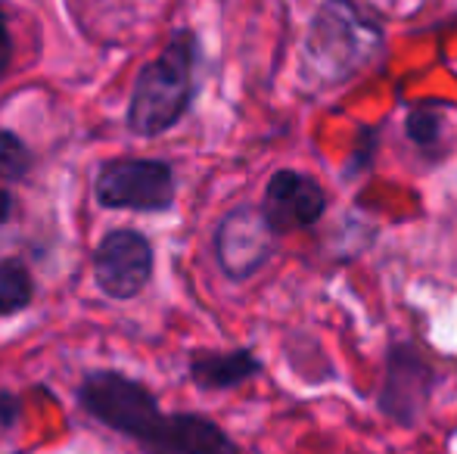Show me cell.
Returning a JSON list of instances; mask_svg holds the SVG:
<instances>
[{"mask_svg": "<svg viewBox=\"0 0 457 454\" xmlns=\"http://www.w3.org/2000/svg\"><path fill=\"white\" fill-rule=\"evenodd\" d=\"M109 426L137 439L150 454H237L212 420L196 414H162L146 389L134 386L115 401Z\"/></svg>", "mask_w": 457, "mask_h": 454, "instance_id": "obj_1", "label": "cell"}, {"mask_svg": "<svg viewBox=\"0 0 457 454\" xmlns=\"http://www.w3.org/2000/svg\"><path fill=\"white\" fill-rule=\"evenodd\" d=\"M193 37L181 35L140 72L134 85L128 125L137 134H162L184 115L193 94Z\"/></svg>", "mask_w": 457, "mask_h": 454, "instance_id": "obj_2", "label": "cell"}, {"mask_svg": "<svg viewBox=\"0 0 457 454\" xmlns=\"http://www.w3.org/2000/svg\"><path fill=\"white\" fill-rule=\"evenodd\" d=\"M379 35L373 25L349 6V0H330L312 31V54L327 69V78H345L373 56Z\"/></svg>", "mask_w": 457, "mask_h": 454, "instance_id": "obj_3", "label": "cell"}, {"mask_svg": "<svg viewBox=\"0 0 457 454\" xmlns=\"http://www.w3.org/2000/svg\"><path fill=\"white\" fill-rule=\"evenodd\" d=\"M96 196L112 209L159 212L175 200V175L156 159H112L100 169Z\"/></svg>", "mask_w": 457, "mask_h": 454, "instance_id": "obj_4", "label": "cell"}, {"mask_svg": "<svg viewBox=\"0 0 457 454\" xmlns=\"http://www.w3.org/2000/svg\"><path fill=\"white\" fill-rule=\"evenodd\" d=\"M96 284L112 299H131L146 286L153 274V249L134 230H112L96 249Z\"/></svg>", "mask_w": 457, "mask_h": 454, "instance_id": "obj_5", "label": "cell"}, {"mask_svg": "<svg viewBox=\"0 0 457 454\" xmlns=\"http://www.w3.org/2000/svg\"><path fill=\"white\" fill-rule=\"evenodd\" d=\"M218 261L230 277H249L268 261L274 249V227L262 215V209H234L221 221L215 236Z\"/></svg>", "mask_w": 457, "mask_h": 454, "instance_id": "obj_6", "label": "cell"}, {"mask_svg": "<svg viewBox=\"0 0 457 454\" xmlns=\"http://www.w3.org/2000/svg\"><path fill=\"white\" fill-rule=\"evenodd\" d=\"M327 209V196L314 177L302 171H277L265 190L262 215L277 230H299L320 221Z\"/></svg>", "mask_w": 457, "mask_h": 454, "instance_id": "obj_7", "label": "cell"}, {"mask_svg": "<svg viewBox=\"0 0 457 454\" xmlns=\"http://www.w3.org/2000/svg\"><path fill=\"white\" fill-rule=\"evenodd\" d=\"M255 370V361L243 351L237 355H212V358H199L193 364V374H196L199 383L205 386H228V383H240L246 380Z\"/></svg>", "mask_w": 457, "mask_h": 454, "instance_id": "obj_8", "label": "cell"}, {"mask_svg": "<svg viewBox=\"0 0 457 454\" xmlns=\"http://www.w3.org/2000/svg\"><path fill=\"white\" fill-rule=\"evenodd\" d=\"M31 277L19 261H0V318L16 315L31 302Z\"/></svg>", "mask_w": 457, "mask_h": 454, "instance_id": "obj_9", "label": "cell"}, {"mask_svg": "<svg viewBox=\"0 0 457 454\" xmlns=\"http://www.w3.org/2000/svg\"><path fill=\"white\" fill-rule=\"evenodd\" d=\"M25 171H29V150H25L16 134L0 131V177L19 181Z\"/></svg>", "mask_w": 457, "mask_h": 454, "instance_id": "obj_10", "label": "cell"}, {"mask_svg": "<svg viewBox=\"0 0 457 454\" xmlns=\"http://www.w3.org/2000/svg\"><path fill=\"white\" fill-rule=\"evenodd\" d=\"M12 60V35H10V22H6V12L0 6V72L10 66Z\"/></svg>", "mask_w": 457, "mask_h": 454, "instance_id": "obj_11", "label": "cell"}, {"mask_svg": "<svg viewBox=\"0 0 457 454\" xmlns=\"http://www.w3.org/2000/svg\"><path fill=\"white\" fill-rule=\"evenodd\" d=\"M10 212H12V200H10V194H6V190H0V225H4V221L10 219Z\"/></svg>", "mask_w": 457, "mask_h": 454, "instance_id": "obj_12", "label": "cell"}]
</instances>
